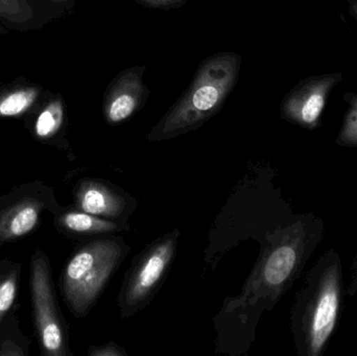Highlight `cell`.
<instances>
[{"instance_id": "2e32d148", "label": "cell", "mask_w": 357, "mask_h": 356, "mask_svg": "<svg viewBox=\"0 0 357 356\" xmlns=\"http://www.w3.org/2000/svg\"><path fill=\"white\" fill-rule=\"evenodd\" d=\"M218 100V91L211 86L201 87L193 95V106L199 111H207L213 108Z\"/></svg>"}, {"instance_id": "5b68a950", "label": "cell", "mask_w": 357, "mask_h": 356, "mask_svg": "<svg viewBox=\"0 0 357 356\" xmlns=\"http://www.w3.org/2000/svg\"><path fill=\"white\" fill-rule=\"evenodd\" d=\"M29 286L40 348L48 356L71 355L66 326L52 286L50 261L40 249L31 256Z\"/></svg>"}, {"instance_id": "277c9868", "label": "cell", "mask_w": 357, "mask_h": 356, "mask_svg": "<svg viewBox=\"0 0 357 356\" xmlns=\"http://www.w3.org/2000/svg\"><path fill=\"white\" fill-rule=\"evenodd\" d=\"M180 231L169 232L146 247L127 272L119 301L123 317L129 318L152 301L175 258Z\"/></svg>"}, {"instance_id": "3957f363", "label": "cell", "mask_w": 357, "mask_h": 356, "mask_svg": "<svg viewBox=\"0 0 357 356\" xmlns=\"http://www.w3.org/2000/svg\"><path fill=\"white\" fill-rule=\"evenodd\" d=\"M324 233V224L303 215L275 235L264 258L256 284L264 296L277 300L301 273Z\"/></svg>"}, {"instance_id": "6da1fadb", "label": "cell", "mask_w": 357, "mask_h": 356, "mask_svg": "<svg viewBox=\"0 0 357 356\" xmlns=\"http://www.w3.org/2000/svg\"><path fill=\"white\" fill-rule=\"evenodd\" d=\"M343 298L341 257L329 250L322 255L298 293L291 328L301 356H319L335 332Z\"/></svg>"}, {"instance_id": "9c48e42d", "label": "cell", "mask_w": 357, "mask_h": 356, "mask_svg": "<svg viewBox=\"0 0 357 356\" xmlns=\"http://www.w3.org/2000/svg\"><path fill=\"white\" fill-rule=\"evenodd\" d=\"M54 224L59 229L79 235L112 234L123 229L119 222L109 221L79 209L67 210L56 215Z\"/></svg>"}, {"instance_id": "e0dca14e", "label": "cell", "mask_w": 357, "mask_h": 356, "mask_svg": "<svg viewBox=\"0 0 357 356\" xmlns=\"http://www.w3.org/2000/svg\"><path fill=\"white\" fill-rule=\"evenodd\" d=\"M88 355L90 356H119L126 355L125 351L115 343H109L105 346L91 347Z\"/></svg>"}, {"instance_id": "52a82bcc", "label": "cell", "mask_w": 357, "mask_h": 356, "mask_svg": "<svg viewBox=\"0 0 357 356\" xmlns=\"http://www.w3.org/2000/svg\"><path fill=\"white\" fill-rule=\"evenodd\" d=\"M79 210L109 221L117 222L129 213L130 199L119 188L98 180L84 179L75 190Z\"/></svg>"}, {"instance_id": "9a60e30c", "label": "cell", "mask_w": 357, "mask_h": 356, "mask_svg": "<svg viewBox=\"0 0 357 356\" xmlns=\"http://www.w3.org/2000/svg\"><path fill=\"white\" fill-rule=\"evenodd\" d=\"M136 102L133 98L127 94L119 96L113 102L110 108V119L113 123H119L129 117L135 109Z\"/></svg>"}, {"instance_id": "8fae6325", "label": "cell", "mask_w": 357, "mask_h": 356, "mask_svg": "<svg viewBox=\"0 0 357 356\" xmlns=\"http://www.w3.org/2000/svg\"><path fill=\"white\" fill-rule=\"evenodd\" d=\"M33 90H21L14 92L0 100V116H17L22 114L35 100Z\"/></svg>"}, {"instance_id": "7a4b0ae2", "label": "cell", "mask_w": 357, "mask_h": 356, "mask_svg": "<svg viewBox=\"0 0 357 356\" xmlns=\"http://www.w3.org/2000/svg\"><path fill=\"white\" fill-rule=\"evenodd\" d=\"M129 251L123 238L109 236L88 242L71 256L61 276V291L73 316L89 313Z\"/></svg>"}, {"instance_id": "4fadbf2b", "label": "cell", "mask_w": 357, "mask_h": 356, "mask_svg": "<svg viewBox=\"0 0 357 356\" xmlns=\"http://www.w3.org/2000/svg\"><path fill=\"white\" fill-rule=\"evenodd\" d=\"M29 13V8L23 0H0V17L2 18L20 22Z\"/></svg>"}, {"instance_id": "5bb4252c", "label": "cell", "mask_w": 357, "mask_h": 356, "mask_svg": "<svg viewBox=\"0 0 357 356\" xmlns=\"http://www.w3.org/2000/svg\"><path fill=\"white\" fill-rule=\"evenodd\" d=\"M337 141L342 146H357V100L348 112Z\"/></svg>"}, {"instance_id": "8992f818", "label": "cell", "mask_w": 357, "mask_h": 356, "mask_svg": "<svg viewBox=\"0 0 357 356\" xmlns=\"http://www.w3.org/2000/svg\"><path fill=\"white\" fill-rule=\"evenodd\" d=\"M50 189L40 183L27 184L0 196V247L21 240L41 223L50 206Z\"/></svg>"}, {"instance_id": "30bf717a", "label": "cell", "mask_w": 357, "mask_h": 356, "mask_svg": "<svg viewBox=\"0 0 357 356\" xmlns=\"http://www.w3.org/2000/svg\"><path fill=\"white\" fill-rule=\"evenodd\" d=\"M20 269L19 263H0V322L16 300Z\"/></svg>"}, {"instance_id": "7c38bea8", "label": "cell", "mask_w": 357, "mask_h": 356, "mask_svg": "<svg viewBox=\"0 0 357 356\" xmlns=\"http://www.w3.org/2000/svg\"><path fill=\"white\" fill-rule=\"evenodd\" d=\"M62 121V111L56 105L47 107L41 114L38 116L36 121V135L42 139L52 137L54 135Z\"/></svg>"}, {"instance_id": "ac0fdd59", "label": "cell", "mask_w": 357, "mask_h": 356, "mask_svg": "<svg viewBox=\"0 0 357 356\" xmlns=\"http://www.w3.org/2000/svg\"><path fill=\"white\" fill-rule=\"evenodd\" d=\"M354 271H356V276H357V256H356V261H354Z\"/></svg>"}, {"instance_id": "ba28073f", "label": "cell", "mask_w": 357, "mask_h": 356, "mask_svg": "<svg viewBox=\"0 0 357 356\" xmlns=\"http://www.w3.org/2000/svg\"><path fill=\"white\" fill-rule=\"evenodd\" d=\"M335 84L333 77L312 82L304 88L301 95L293 100L291 117L305 127H316L323 110L329 90Z\"/></svg>"}]
</instances>
